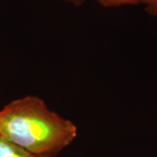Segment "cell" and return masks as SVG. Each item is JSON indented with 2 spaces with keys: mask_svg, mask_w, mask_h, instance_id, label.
I'll list each match as a JSON object with an SVG mask.
<instances>
[{
  "mask_svg": "<svg viewBox=\"0 0 157 157\" xmlns=\"http://www.w3.org/2000/svg\"><path fill=\"white\" fill-rule=\"evenodd\" d=\"M77 134L73 122L37 96L15 100L0 110V136L37 155H56Z\"/></svg>",
  "mask_w": 157,
  "mask_h": 157,
  "instance_id": "obj_1",
  "label": "cell"
},
{
  "mask_svg": "<svg viewBox=\"0 0 157 157\" xmlns=\"http://www.w3.org/2000/svg\"><path fill=\"white\" fill-rule=\"evenodd\" d=\"M0 157H56L55 155H37L0 136Z\"/></svg>",
  "mask_w": 157,
  "mask_h": 157,
  "instance_id": "obj_2",
  "label": "cell"
},
{
  "mask_svg": "<svg viewBox=\"0 0 157 157\" xmlns=\"http://www.w3.org/2000/svg\"><path fill=\"white\" fill-rule=\"evenodd\" d=\"M72 5L79 6L84 3L85 0H63ZM104 7H120L124 6H135L132 0H97Z\"/></svg>",
  "mask_w": 157,
  "mask_h": 157,
  "instance_id": "obj_3",
  "label": "cell"
},
{
  "mask_svg": "<svg viewBox=\"0 0 157 157\" xmlns=\"http://www.w3.org/2000/svg\"><path fill=\"white\" fill-rule=\"evenodd\" d=\"M134 5H143L147 12L157 17V0H132Z\"/></svg>",
  "mask_w": 157,
  "mask_h": 157,
  "instance_id": "obj_4",
  "label": "cell"
}]
</instances>
